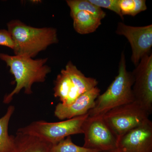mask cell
<instances>
[{
    "label": "cell",
    "mask_w": 152,
    "mask_h": 152,
    "mask_svg": "<svg viewBox=\"0 0 152 152\" xmlns=\"http://www.w3.org/2000/svg\"><path fill=\"white\" fill-rule=\"evenodd\" d=\"M75 31L80 34L94 32L102 24V20L89 13L80 11L70 15Z\"/></svg>",
    "instance_id": "13"
},
{
    "label": "cell",
    "mask_w": 152,
    "mask_h": 152,
    "mask_svg": "<svg viewBox=\"0 0 152 152\" xmlns=\"http://www.w3.org/2000/svg\"><path fill=\"white\" fill-rule=\"evenodd\" d=\"M100 92L101 90L96 87L80 95L70 105H64L61 103L57 104L55 109V116L58 119L64 120L88 114L94 107L95 101Z\"/></svg>",
    "instance_id": "10"
},
{
    "label": "cell",
    "mask_w": 152,
    "mask_h": 152,
    "mask_svg": "<svg viewBox=\"0 0 152 152\" xmlns=\"http://www.w3.org/2000/svg\"><path fill=\"white\" fill-rule=\"evenodd\" d=\"M100 152H118V151H115H115H110Z\"/></svg>",
    "instance_id": "21"
},
{
    "label": "cell",
    "mask_w": 152,
    "mask_h": 152,
    "mask_svg": "<svg viewBox=\"0 0 152 152\" xmlns=\"http://www.w3.org/2000/svg\"><path fill=\"white\" fill-rule=\"evenodd\" d=\"M89 1L101 8H103L113 11L118 15L122 20H124V17L120 10L119 0H89Z\"/></svg>",
    "instance_id": "19"
},
{
    "label": "cell",
    "mask_w": 152,
    "mask_h": 152,
    "mask_svg": "<svg viewBox=\"0 0 152 152\" xmlns=\"http://www.w3.org/2000/svg\"><path fill=\"white\" fill-rule=\"evenodd\" d=\"M54 95L59 98L61 103L64 105L72 104L80 95L64 69L61 71L55 80Z\"/></svg>",
    "instance_id": "11"
},
{
    "label": "cell",
    "mask_w": 152,
    "mask_h": 152,
    "mask_svg": "<svg viewBox=\"0 0 152 152\" xmlns=\"http://www.w3.org/2000/svg\"><path fill=\"white\" fill-rule=\"evenodd\" d=\"M66 2L70 9V15L83 11L89 13L101 20L106 17V14L102 8L93 4L89 0H67Z\"/></svg>",
    "instance_id": "16"
},
{
    "label": "cell",
    "mask_w": 152,
    "mask_h": 152,
    "mask_svg": "<svg viewBox=\"0 0 152 152\" xmlns=\"http://www.w3.org/2000/svg\"><path fill=\"white\" fill-rule=\"evenodd\" d=\"M119 6L124 17V15L134 17L147 9L145 0H119Z\"/></svg>",
    "instance_id": "17"
},
{
    "label": "cell",
    "mask_w": 152,
    "mask_h": 152,
    "mask_svg": "<svg viewBox=\"0 0 152 152\" xmlns=\"http://www.w3.org/2000/svg\"><path fill=\"white\" fill-rule=\"evenodd\" d=\"M50 152H100L97 150L79 146L74 143L71 136L51 146Z\"/></svg>",
    "instance_id": "18"
},
{
    "label": "cell",
    "mask_w": 152,
    "mask_h": 152,
    "mask_svg": "<svg viewBox=\"0 0 152 152\" xmlns=\"http://www.w3.org/2000/svg\"><path fill=\"white\" fill-rule=\"evenodd\" d=\"M133 84L132 74L127 70L123 52L119 64L118 74L106 91L98 96L94 107L88 113V116H102L112 109L134 102Z\"/></svg>",
    "instance_id": "3"
},
{
    "label": "cell",
    "mask_w": 152,
    "mask_h": 152,
    "mask_svg": "<svg viewBox=\"0 0 152 152\" xmlns=\"http://www.w3.org/2000/svg\"><path fill=\"white\" fill-rule=\"evenodd\" d=\"M150 114L137 101L119 106L102 116L117 142L128 132L148 121Z\"/></svg>",
    "instance_id": "5"
},
{
    "label": "cell",
    "mask_w": 152,
    "mask_h": 152,
    "mask_svg": "<svg viewBox=\"0 0 152 152\" xmlns=\"http://www.w3.org/2000/svg\"><path fill=\"white\" fill-rule=\"evenodd\" d=\"M64 70L78 90L80 95L97 86L99 83L96 79L86 77L71 61L67 63Z\"/></svg>",
    "instance_id": "14"
},
{
    "label": "cell",
    "mask_w": 152,
    "mask_h": 152,
    "mask_svg": "<svg viewBox=\"0 0 152 152\" xmlns=\"http://www.w3.org/2000/svg\"><path fill=\"white\" fill-rule=\"evenodd\" d=\"M0 45L8 47L13 50V41L8 30H0Z\"/></svg>",
    "instance_id": "20"
},
{
    "label": "cell",
    "mask_w": 152,
    "mask_h": 152,
    "mask_svg": "<svg viewBox=\"0 0 152 152\" xmlns=\"http://www.w3.org/2000/svg\"><path fill=\"white\" fill-rule=\"evenodd\" d=\"M115 33L127 39L132 49L131 60L136 66L143 57L150 53L152 47V25L136 27L119 22Z\"/></svg>",
    "instance_id": "8"
},
{
    "label": "cell",
    "mask_w": 152,
    "mask_h": 152,
    "mask_svg": "<svg viewBox=\"0 0 152 152\" xmlns=\"http://www.w3.org/2000/svg\"><path fill=\"white\" fill-rule=\"evenodd\" d=\"M0 59L10 68V72L13 75L16 83L15 89L4 97L5 104L11 102L14 96L23 89L25 94H32V85L34 83H43L48 74L51 72L50 67L46 64L48 58L34 60L28 57L0 53Z\"/></svg>",
    "instance_id": "1"
},
{
    "label": "cell",
    "mask_w": 152,
    "mask_h": 152,
    "mask_svg": "<svg viewBox=\"0 0 152 152\" xmlns=\"http://www.w3.org/2000/svg\"><path fill=\"white\" fill-rule=\"evenodd\" d=\"M83 146L87 148L107 152L116 149L117 140L102 116L88 117L84 123Z\"/></svg>",
    "instance_id": "6"
},
{
    "label": "cell",
    "mask_w": 152,
    "mask_h": 152,
    "mask_svg": "<svg viewBox=\"0 0 152 152\" xmlns=\"http://www.w3.org/2000/svg\"><path fill=\"white\" fill-rule=\"evenodd\" d=\"M51 145L37 137L17 132L10 152H50Z\"/></svg>",
    "instance_id": "12"
},
{
    "label": "cell",
    "mask_w": 152,
    "mask_h": 152,
    "mask_svg": "<svg viewBox=\"0 0 152 152\" xmlns=\"http://www.w3.org/2000/svg\"><path fill=\"white\" fill-rule=\"evenodd\" d=\"M88 114L58 122L45 121L33 122L17 132L37 137L50 145H55L72 135L83 134V126Z\"/></svg>",
    "instance_id": "4"
},
{
    "label": "cell",
    "mask_w": 152,
    "mask_h": 152,
    "mask_svg": "<svg viewBox=\"0 0 152 152\" xmlns=\"http://www.w3.org/2000/svg\"><path fill=\"white\" fill-rule=\"evenodd\" d=\"M135 101L151 115L152 112V54L143 57L132 72Z\"/></svg>",
    "instance_id": "7"
},
{
    "label": "cell",
    "mask_w": 152,
    "mask_h": 152,
    "mask_svg": "<svg viewBox=\"0 0 152 152\" xmlns=\"http://www.w3.org/2000/svg\"><path fill=\"white\" fill-rule=\"evenodd\" d=\"M15 111V106H9L5 114L0 118V152H10L13 146L14 136L9 135L8 129Z\"/></svg>",
    "instance_id": "15"
},
{
    "label": "cell",
    "mask_w": 152,
    "mask_h": 152,
    "mask_svg": "<svg viewBox=\"0 0 152 152\" xmlns=\"http://www.w3.org/2000/svg\"><path fill=\"white\" fill-rule=\"evenodd\" d=\"M118 152H152V122L150 119L126 133L117 142Z\"/></svg>",
    "instance_id": "9"
},
{
    "label": "cell",
    "mask_w": 152,
    "mask_h": 152,
    "mask_svg": "<svg viewBox=\"0 0 152 152\" xmlns=\"http://www.w3.org/2000/svg\"><path fill=\"white\" fill-rule=\"evenodd\" d=\"M7 27L13 41L15 56L34 58L58 42L54 28L33 27L18 20L9 22Z\"/></svg>",
    "instance_id": "2"
}]
</instances>
